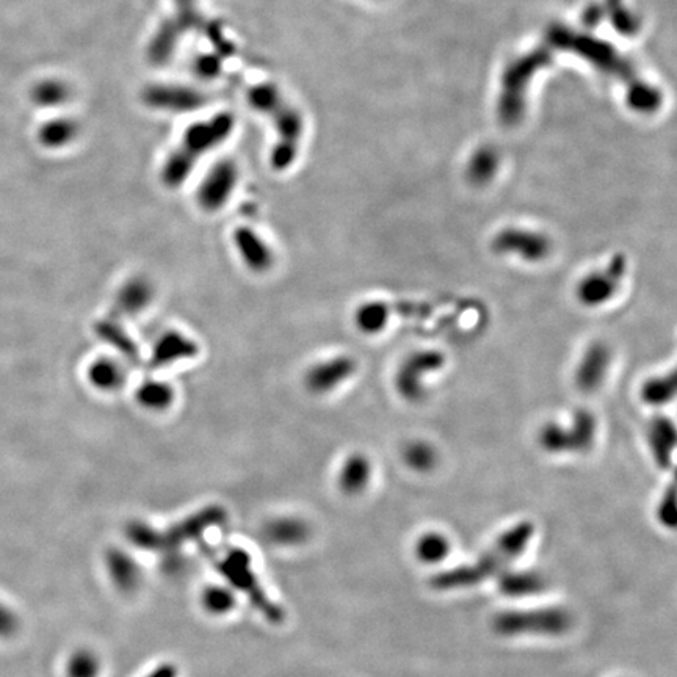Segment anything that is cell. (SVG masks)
<instances>
[{
    "instance_id": "obj_1",
    "label": "cell",
    "mask_w": 677,
    "mask_h": 677,
    "mask_svg": "<svg viewBox=\"0 0 677 677\" xmlns=\"http://www.w3.org/2000/svg\"><path fill=\"white\" fill-rule=\"evenodd\" d=\"M535 533L532 522H519L497 538L496 543L471 565L458 566L431 579V587L438 591L458 590L480 585L485 580L504 573L511 562L524 554L525 547Z\"/></svg>"
},
{
    "instance_id": "obj_2",
    "label": "cell",
    "mask_w": 677,
    "mask_h": 677,
    "mask_svg": "<svg viewBox=\"0 0 677 677\" xmlns=\"http://www.w3.org/2000/svg\"><path fill=\"white\" fill-rule=\"evenodd\" d=\"M247 101L250 107L272 120L276 131L275 146L270 154L273 170L286 171L294 165L305 135V118L276 85L258 84L248 88Z\"/></svg>"
},
{
    "instance_id": "obj_3",
    "label": "cell",
    "mask_w": 677,
    "mask_h": 677,
    "mask_svg": "<svg viewBox=\"0 0 677 677\" xmlns=\"http://www.w3.org/2000/svg\"><path fill=\"white\" fill-rule=\"evenodd\" d=\"M236 118L221 112L209 120L198 121L184 132L181 142L168 154L160 168V181L170 190H176L190 178L196 165L212 149L228 140L234 131Z\"/></svg>"
},
{
    "instance_id": "obj_4",
    "label": "cell",
    "mask_w": 677,
    "mask_h": 677,
    "mask_svg": "<svg viewBox=\"0 0 677 677\" xmlns=\"http://www.w3.org/2000/svg\"><path fill=\"white\" fill-rule=\"evenodd\" d=\"M226 513L221 507H206L190 518H185L179 524L171 525L165 532L135 522L127 533L137 546L151 549V551H171L174 547L182 546L187 541L196 540L201 533L206 532L212 525L225 521Z\"/></svg>"
},
{
    "instance_id": "obj_5",
    "label": "cell",
    "mask_w": 677,
    "mask_h": 677,
    "mask_svg": "<svg viewBox=\"0 0 677 677\" xmlns=\"http://www.w3.org/2000/svg\"><path fill=\"white\" fill-rule=\"evenodd\" d=\"M573 626V616L560 607L546 609L510 610L494 618L493 627L502 637L521 635H563Z\"/></svg>"
},
{
    "instance_id": "obj_6",
    "label": "cell",
    "mask_w": 677,
    "mask_h": 677,
    "mask_svg": "<svg viewBox=\"0 0 677 677\" xmlns=\"http://www.w3.org/2000/svg\"><path fill=\"white\" fill-rule=\"evenodd\" d=\"M214 563L218 571L229 580L231 587L248 596L254 607L264 613L267 620L275 623L283 620V612L267 598V594L259 585L247 552L242 549H229L223 558H214Z\"/></svg>"
},
{
    "instance_id": "obj_7",
    "label": "cell",
    "mask_w": 677,
    "mask_h": 677,
    "mask_svg": "<svg viewBox=\"0 0 677 677\" xmlns=\"http://www.w3.org/2000/svg\"><path fill=\"white\" fill-rule=\"evenodd\" d=\"M173 16L163 22L148 46L149 62L165 65L178 49L182 37L201 21L198 0H173Z\"/></svg>"
},
{
    "instance_id": "obj_8",
    "label": "cell",
    "mask_w": 677,
    "mask_h": 677,
    "mask_svg": "<svg viewBox=\"0 0 677 677\" xmlns=\"http://www.w3.org/2000/svg\"><path fill=\"white\" fill-rule=\"evenodd\" d=\"M444 364L446 356L438 350H417L410 353L395 370V391L408 403L424 400L427 395L425 377L441 370Z\"/></svg>"
},
{
    "instance_id": "obj_9",
    "label": "cell",
    "mask_w": 677,
    "mask_h": 677,
    "mask_svg": "<svg viewBox=\"0 0 677 677\" xmlns=\"http://www.w3.org/2000/svg\"><path fill=\"white\" fill-rule=\"evenodd\" d=\"M594 438L596 419L587 410L577 411L568 427L547 424L540 433L541 446L551 453L587 452L593 446Z\"/></svg>"
},
{
    "instance_id": "obj_10",
    "label": "cell",
    "mask_w": 677,
    "mask_h": 677,
    "mask_svg": "<svg viewBox=\"0 0 677 677\" xmlns=\"http://www.w3.org/2000/svg\"><path fill=\"white\" fill-rule=\"evenodd\" d=\"M240 171L232 159H221L207 171L196 189L198 207L207 214H215L231 200L239 184Z\"/></svg>"
},
{
    "instance_id": "obj_11",
    "label": "cell",
    "mask_w": 677,
    "mask_h": 677,
    "mask_svg": "<svg viewBox=\"0 0 677 677\" xmlns=\"http://www.w3.org/2000/svg\"><path fill=\"white\" fill-rule=\"evenodd\" d=\"M359 364L356 358L347 353L328 356L315 361L308 367L303 377L306 391L315 397H325L342 388L358 373Z\"/></svg>"
},
{
    "instance_id": "obj_12",
    "label": "cell",
    "mask_w": 677,
    "mask_h": 677,
    "mask_svg": "<svg viewBox=\"0 0 677 677\" xmlns=\"http://www.w3.org/2000/svg\"><path fill=\"white\" fill-rule=\"evenodd\" d=\"M232 247L248 272L265 275L273 270L276 254L272 245L251 226L240 225L232 231Z\"/></svg>"
},
{
    "instance_id": "obj_13",
    "label": "cell",
    "mask_w": 677,
    "mask_h": 677,
    "mask_svg": "<svg viewBox=\"0 0 677 677\" xmlns=\"http://www.w3.org/2000/svg\"><path fill=\"white\" fill-rule=\"evenodd\" d=\"M626 268V258L623 254H616L604 270L588 275L577 289V297H579L580 303L590 306V308L607 303L620 287Z\"/></svg>"
},
{
    "instance_id": "obj_14",
    "label": "cell",
    "mask_w": 677,
    "mask_h": 677,
    "mask_svg": "<svg viewBox=\"0 0 677 677\" xmlns=\"http://www.w3.org/2000/svg\"><path fill=\"white\" fill-rule=\"evenodd\" d=\"M143 102L148 107L163 112L185 113L207 104L203 91L181 84H154L143 91Z\"/></svg>"
},
{
    "instance_id": "obj_15",
    "label": "cell",
    "mask_w": 677,
    "mask_h": 677,
    "mask_svg": "<svg viewBox=\"0 0 677 677\" xmlns=\"http://www.w3.org/2000/svg\"><path fill=\"white\" fill-rule=\"evenodd\" d=\"M493 250L505 256H519L524 261H543L551 253V240L538 232L505 229L494 237Z\"/></svg>"
},
{
    "instance_id": "obj_16",
    "label": "cell",
    "mask_w": 677,
    "mask_h": 677,
    "mask_svg": "<svg viewBox=\"0 0 677 677\" xmlns=\"http://www.w3.org/2000/svg\"><path fill=\"white\" fill-rule=\"evenodd\" d=\"M200 355V345L189 334L168 330L154 344L149 367L154 370L167 369L182 361H190Z\"/></svg>"
},
{
    "instance_id": "obj_17",
    "label": "cell",
    "mask_w": 677,
    "mask_h": 677,
    "mask_svg": "<svg viewBox=\"0 0 677 677\" xmlns=\"http://www.w3.org/2000/svg\"><path fill=\"white\" fill-rule=\"evenodd\" d=\"M612 353L607 345L602 342H596L588 348L579 369L576 372V384L580 391L590 392L598 391L599 386L604 383L605 375L609 372Z\"/></svg>"
},
{
    "instance_id": "obj_18",
    "label": "cell",
    "mask_w": 677,
    "mask_h": 677,
    "mask_svg": "<svg viewBox=\"0 0 677 677\" xmlns=\"http://www.w3.org/2000/svg\"><path fill=\"white\" fill-rule=\"evenodd\" d=\"M373 466L366 453L353 452L342 461L337 474V485L347 496H359L372 482Z\"/></svg>"
},
{
    "instance_id": "obj_19",
    "label": "cell",
    "mask_w": 677,
    "mask_h": 677,
    "mask_svg": "<svg viewBox=\"0 0 677 677\" xmlns=\"http://www.w3.org/2000/svg\"><path fill=\"white\" fill-rule=\"evenodd\" d=\"M156 287L146 276L129 279L116 295V311L126 317H135L153 305Z\"/></svg>"
},
{
    "instance_id": "obj_20",
    "label": "cell",
    "mask_w": 677,
    "mask_h": 677,
    "mask_svg": "<svg viewBox=\"0 0 677 677\" xmlns=\"http://www.w3.org/2000/svg\"><path fill=\"white\" fill-rule=\"evenodd\" d=\"M649 446L660 469L671 466L673 450L677 446V427L667 417L659 416L649 425Z\"/></svg>"
},
{
    "instance_id": "obj_21",
    "label": "cell",
    "mask_w": 677,
    "mask_h": 677,
    "mask_svg": "<svg viewBox=\"0 0 677 677\" xmlns=\"http://www.w3.org/2000/svg\"><path fill=\"white\" fill-rule=\"evenodd\" d=\"M394 314V306L383 300L364 301L353 314L356 330L364 336H377L388 328Z\"/></svg>"
},
{
    "instance_id": "obj_22",
    "label": "cell",
    "mask_w": 677,
    "mask_h": 677,
    "mask_svg": "<svg viewBox=\"0 0 677 677\" xmlns=\"http://www.w3.org/2000/svg\"><path fill=\"white\" fill-rule=\"evenodd\" d=\"M135 400L151 413H167L176 402V389L168 381L151 378L138 386Z\"/></svg>"
},
{
    "instance_id": "obj_23",
    "label": "cell",
    "mask_w": 677,
    "mask_h": 677,
    "mask_svg": "<svg viewBox=\"0 0 677 677\" xmlns=\"http://www.w3.org/2000/svg\"><path fill=\"white\" fill-rule=\"evenodd\" d=\"M309 536V525L300 518H279L268 522L265 538L276 546H298Z\"/></svg>"
},
{
    "instance_id": "obj_24",
    "label": "cell",
    "mask_w": 677,
    "mask_h": 677,
    "mask_svg": "<svg viewBox=\"0 0 677 677\" xmlns=\"http://www.w3.org/2000/svg\"><path fill=\"white\" fill-rule=\"evenodd\" d=\"M546 579L533 571H513L499 576V591L510 598L533 596L546 590Z\"/></svg>"
},
{
    "instance_id": "obj_25",
    "label": "cell",
    "mask_w": 677,
    "mask_h": 677,
    "mask_svg": "<svg viewBox=\"0 0 677 677\" xmlns=\"http://www.w3.org/2000/svg\"><path fill=\"white\" fill-rule=\"evenodd\" d=\"M88 380L98 391H120L126 383V369L116 359H96L88 369Z\"/></svg>"
},
{
    "instance_id": "obj_26",
    "label": "cell",
    "mask_w": 677,
    "mask_h": 677,
    "mask_svg": "<svg viewBox=\"0 0 677 677\" xmlns=\"http://www.w3.org/2000/svg\"><path fill=\"white\" fill-rule=\"evenodd\" d=\"M96 333L102 341L116 348L127 361L134 364L140 361V352H138L137 345L118 323L112 322V320L96 323Z\"/></svg>"
},
{
    "instance_id": "obj_27",
    "label": "cell",
    "mask_w": 677,
    "mask_h": 677,
    "mask_svg": "<svg viewBox=\"0 0 677 677\" xmlns=\"http://www.w3.org/2000/svg\"><path fill=\"white\" fill-rule=\"evenodd\" d=\"M402 458L411 471L419 472V474L433 471L438 464V452L427 441L408 442L403 447Z\"/></svg>"
},
{
    "instance_id": "obj_28",
    "label": "cell",
    "mask_w": 677,
    "mask_h": 677,
    "mask_svg": "<svg viewBox=\"0 0 677 677\" xmlns=\"http://www.w3.org/2000/svg\"><path fill=\"white\" fill-rule=\"evenodd\" d=\"M109 569L116 585L124 591L134 590L140 580V569L137 563L129 555L121 551H113L109 554Z\"/></svg>"
},
{
    "instance_id": "obj_29",
    "label": "cell",
    "mask_w": 677,
    "mask_h": 677,
    "mask_svg": "<svg viewBox=\"0 0 677 677\" xmlns=\"http://www.w3.org/2000/svg\"><path fill=\"white\" fill-rule=\"evenodd\" d=\"M643 400L649 405L660 406L671 402L677 395V367L663 377L652 378L643 386Z\"/></svg>"
},
{
    "instance_id": "obj_30",
    "label": "cell",
    "mask_w": 677,
    "mask_h": 677,
    "mask_svg": "<svg viewBox=\"0 0 677 677\" xmlns=\"http://www.w3.org/2000/svg\"><path fill=\"white\" fill-rule=\"evenodd\" d=\"M450 552V543L441 533L430 532L420 536L416 544V554L420 562L435 565L447 558Z\"/></svg>"
},
{
    "instance_id": "obj_31",
    "label": "cell",
    "mask_w": 677,
    "mask_h": 677,
    "mask_svg": "<svg viewBox=\"0 0 677 677\" xmlns=\"http://www.w3.org/2000/svg\"><path fill=\"white\" fill-rule=\"evenodd\" d=\"M201 601H203L204 609L212 615H226L236 607V593L231 587L214 585L203 591Z\"/></svg>"
},
{
    "instance_id": "obj_32",
    "label": "cell",
    "mask_w": 677,
    "mask_h": 677,
    "mask_svg": "<svg viewBox=\"0 0 677 677\" xmlns=\"http://www.w3.org/2000/svg\"><path fill=\"white\" fill-rule=\"evenodd\" d=\"M657 518L668 530H677V488L671 483L657 507Z\"/></svg>"
},
{
    "instance_id": "obj_33",
    "label": "cell",
    "mask_w": 677,
    "mask_h": 677,
    "mask_svg": "<svg viewBox=\"0 0 677 677\" xmlns=\"http://www.w3.org/2000/svg\"><path fill=\"white\" fill-rule=\"evenodd\" d=\"M99 667L91 654H79L71 663V677H95Z\"/></svg>"
},
{
    "instance_id": "obj_34",
    "label": "cell",
    "mask_w": 677,
    "mask_h": 677,
    "mask_svg": "<svg viewBox=\"0 0 677 677\" xmlns=\"http://www.w3.org/2000/svg\"><path fill=\"white\" fill-rule=\"evenodd\" d=\"M196 69H198V74L200 77H215L217 74L218 63L215 62L214 58H201L200 62L196 63Z\"/></svg>"
},
{
    "instance_id": "obj_35",
    "label": "cell",
    "mask_w": 677,
    "mask_h": 677,
    "mask_svg": "<svg viewBox=\"0 0 677 677\" xmlns=\"http://www.w3.org/2000/svg\"><path fill=\"white\" fill-rule=\"evenodd\" d=\"M148 677H178V668L171 663H163L159 668L149 674Z\"/></svg>"
},
{
    "instance_id": "obj_36",
    "label": "cell",
    "mask_w": 677,
    "mask_h": 677,
    "mask_svg": "<svg viewBox=\"0 0 677 677\" xmlns=\"http://www.w3.org/2000/svg\"><path fill=\"white\" fill-rule=\"evenodd\" d=\"M673 485L676 486V488H677V471H676V477H674V483H673Z\"/></svg>"
}]
</instances>
